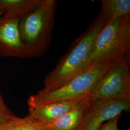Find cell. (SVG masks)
<instances>
[{"instance_id":"obj_1","label":"cell","mask_w":130,"mask_h":130,"mask_svg":"<svg viewBox=\"0 0 130 130\" xmlns=\"http://www.w3.org/2000/svg\"><path fill=\"white\" fill-rule=\"evenodd\" d=\"M105 23V19L100 12L86 31L72 43L54 69L45 76L42 91L48 92L59 88L84 72L93 51L96 38Z\"/></svg>"},{"instance_id":"obj_2","label":"cell","mask_w":130,"mask_h":130,"mask_svg":"<svg viewBox=\"0 0 130 130\" xmlns=\"http://www.w3.org/2000/svg\"><path fill=\"white\" fill-rule=\"evenodd\" d=\"M56 0H40L37 5L20 19L19 28L27 57L43 56L50 46L55 26Z\"/></svg>"},{"instance_id":"obj_3","label":"cell","mask_w":130,"mask_h":130,"mask_svg":"<svg viewBox=\"0 0 130 130\" xmlns=\"http://www.w3.org/2000/svg\"><path fill=\"white\" fill-rule=\"evenodd\" d=\"M114 61L90 67L59 88L48 92L40 90L28 98V106L56 101L80 100L90 97Z\"/></svg>"},{"instance_id":"obj_4","label":"cell","mask_w":130,"mask_h":130,"mask_svg":"<svg viewBox=\"0 0 130 130\" xmlns=\"http://www.w3.org/2000/svg\"><path fill=\"white\" fill-rule=\"evenodd\" d=\"M126 54L130 55V17L106 22L96 38L84 71Z\"/></svg>"},{"instance_id":"obj_5","label":"cell","mask_w":130,"mask_h":130,"mask_svg":"<svg viewBox=\"0 0 130 130\" xmlns=\"http://www.w3.org/2000/svg\"><path fill=\"white\" fill-rule=\"evenodd\" d=\"M99 99L130 100V55L114 61L90 96Z\"/></svg>"},{"instance_id":"obj_6","label":"cell","mask_w":130,"mask_h":130,"mask_svg":"<svg viewBox=\"0 0 130 130\" xmlns=\"http://www.w3.org/2000/svg\"><path fill=\"white\" fill-rule=\"evenodd\" d=\"M130 100L99 99L90 101L79 130H98L105 122L130 111Z\"/></svg>"},{"instance_id":"obj_7","label":"cell","mask_w":130,"mask_h":130,"mask_svg":"<svg viewBox=\"0 0 130 130\" xmlns=\"http://www.w3.org/2000/svg\"><path fill=\"white\" fill-rule=\"evenodd\" d=\"M20 19L3 14L0 17V56L4 57H27L20 37Z\"/></svg>"},{"instance_id":"obj_8","label":"cell","mask_w":130,"mask_h":130,"mask_svg":"<svg viewBox=\"0 0 130 130\" xmlns=\"http://www.w3.org/2000/svg\"><path fill=\"white\" fill-rule=\"evenodd\" d=\"M79 101H56L29 105L28 114L26 117L36 125L44 127L60 118L74 107Z\"/></svg>"},{"instance_id":"obj_9","label":"cell","mask_w":130,"mask_h":130,"mask_svg":"<svg viewBox=\"0 0 130 130\" xmlns=\"http://www.w3.org/2000/svg\"><path fill=\"white\" fill-rule=\"evenodd\" d=\"M89 103L90 97L79 100L60 118L43 128L47 130H80Z\"/></svg>"},{"instance_id":"obj_10","label":"cell","mask_w":130,"mask_h":130,"mask_svg":"<svg viewBox=\"0 0 130 130\" xmlns=\"http://www.w3.org/2000/svg\"><path fill=\"white\" fill-rule=\"evenodd\" d=\"M40 0H0V13L21 19L32 11Z\"/></svg>"},{"instance_id":"obj_11","label":"cell","mask_w":130,"mask_h":130,"mask_svg":"<svg viewBox=\"0 0 130 130\" xmlns=\"http://www.w3.org/2000/svg\"><path fill=\"white\" fill-rule=\"evenodd\" d=\"M101 11L106 22L130 17V0H101Z\"/></svg>"},{"instance_id":"obj_12","label":"cell","mask_w":130,"mask_h":130,"mask_svg":"<svg viewBox=\"0 0 130 130\" xmlns=\"http://www.w3.org/2000/svg\"><path fill=\"white\" fill-rule=\"evenodd\" d=\"M3 130H47L37 125L25 117L23 118L17 117L13 121L4 125Z\"/></svg>"},{"instance_id":"obj_13","label":"cell","mask_w":130,"mask_h":130,"mask_svg":"<svg viewBox=\"0 0 130 130\" xmlns=\"http://www.w3.org/2000/svg\"><path fill=\"white\" fill-rule=\"evenodd\" d=\"M121 117L119 115L107 121L98 130H119L118 125Z\"/></svg>"},{"instance_id":"obj_14","label":"cell","mask_w":130,"mask_h":130,"mask_svg":"<svg viewBox=\"0 0 130 130\" xmlns=\"http://www.w3.org/2000/svg\"><path fill=\"white\" fill-rule=\"evenodd\" d=\"M17 117L11 111H5L0 109V124H6L13 121Z\"/></svg>"},{"instance_id":"obj_15","label":"cell","mask_w":130,"mask_h":130,"mask_svg":"<svg viewBox=\"0 0 130 130\" xmlns=\"http://www.w3.org/2000/svg\"><path fill=\"white\" fill-rule=\"evenodd\" d=\"M0 109L5 111H10L7 106L5 104L4 100L2 96V94L0 92Z\"/></svg>"},{"instance_id":"obj_16","label":"cell","mask_w":130,"mask_h":130,"mask_svg":"<svg viewBox=\"0 0 130 130\" xmlns=\"http://www.w3.org/2000/svg\"><path fill=\"white\" fill-rule=\"evenodd\" d=\"M4 124H0V130H3V129H4Z\"/></svg>"},{"instance_id":"obj_17","label":"cell","mask_w":130,"mask_h":130,"mask_svg":"<svg viewBox=\"0 0 130 130\" xmlns=\"http://www.w3.org/2000/svg\"><path fill=\"white\" fill-rule=\"evenodd\" d=\"M2 15H3V14H2L1 13H0V17H1Z\"/></svg>"},{"instance_id":"obj_18","label":"cell","mask_w":130,"mask_h":130,"mask_svg":"<svg viewBox=\"0 0 130 130\" xmlns=\"http://www.w3.org/2000/svg\"><path fill=\"white\" fill-rule=\"evenodd\" d=\"M130 130V128H129V129H128V130Z\"/></svg>"}]
</instances>
